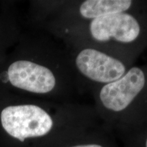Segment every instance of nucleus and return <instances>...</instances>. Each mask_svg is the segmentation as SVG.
I'll use <instances>...</instances> for the list:
<instances>
[{
	"instance_id": "obj_1",
	"label": "nucleus",
	"mask_w": 147,
	"mask_h": 147,
	"mask_svg": "<svg viewBox=\"0 0 147 147\" xmlns=\"http://www.w3.org/2000/svg\"><path fill=\"white\" fill-rule=\"evenodd\" d=\"M141 25L130 10L71 25V45L88 46L128 60V47L140 36Z\"/></svg>"
},
{
	"instance_id": "obj_2",
	"label": "nucleus",
	"mask_w": 147,
	"mask_h": 147,
	"mask_svg": "<svg viewBox=\"0 0 147 147\" xmlns=\"http://www.w3.org/2000/svg\"><path fill=\"white\" fill-rule=\"evenodd\" d=\"M71 67L76 82L80 78L95 89L121 78L129 68L128 60L88 46H73Z\"/></svg>"
},
{
	"instance_id": "obj_3",
	"label": "nucleus",
	"mask_w": 147,
	"mask_h": 147,
	"mask_svg": "<svg viewBox=\"0 0 147 147\" xmlns=\"http://www.w3.org/2000/svg\"><path fill=\"white\" fill-rule=\"evenodd\" d=\"M146 84L143 69L137 66L130 67L121 78L95 89L97 107L110 113H127L133 107Z\"/></svg>"
},
{
	"instance_id": "obj_4",
	"label": "nucleus",
	"mask_w": 147,
	"mask_h": 147,
	"mask_svg": "<svg viewBox=\"0 0 147 147\" xmlns=\"http://www.w3.org/2000/svg\"><path fill=\"white\" fill-rule=\"evenodd\" d=\"M1 121L5 131L21 142L29 138L44 136L53 126L51 115L42 108L33 104L4 108L1 113Z\"/></svg>"
},
{
	"instance_id": "obj_5",
	"label": "nucleus",
	"mask_w": 147,
	"mask_h": 147,
	"mask_svg": "<svg viewBox=\"0 0 147 147\" xmlns=\"http://www.w3.org/2000/svg\"><path fill=\"white\" fill-rule=\"evenodd\" d=\"M8 78L14 87L36 94H46L55 89L57 78L49 67L31 61H18L9 67Z\"/></svg>"
},
{
	"instance_id": "obj_6",
	"label": "nucleus",
	"mask_w": 147,
	"mask_h": 147,
	"mask_svg": "<svg viewBox=\"0 0 147 147\" xmlns=\"http://www.w3.org/2000/svg\"><path fill=\"white\" fill-rule=\"evenodd\" d=\"M134 4L131 0H85L72 3L71 25L131 10Z\"/></svg>"
},
{
	"instance_id": "obj_7",
	"label": "nucleus",
	"mask_w": 147,
	"mask_h": 147,
	"mask_svg": "<svg viewBox=\"0 0 147 147\" xmlns=\"http://www.w3.org/2000/svg\"><path fill=\"white\" fill-rule=\"evenodd\" d=\"M68 147H104L102 145L98 144H79L75 145V146H71Z\"/></svg>"
},
{
	"instance_id": "obj_8",
	"label": "nucleus",
	"mask_w": 147,
	"mask_h": 147,
	"mask_svg": "<svg viewBox=\"0 0 147 147\" xmlns=\"http://www.w3.org/2000/svg\"><path fill=\"white\" fill-rule=\"evenodd\" d=\"M146 147H147V138H146Z\"/></svg>"
}]
</instances>
